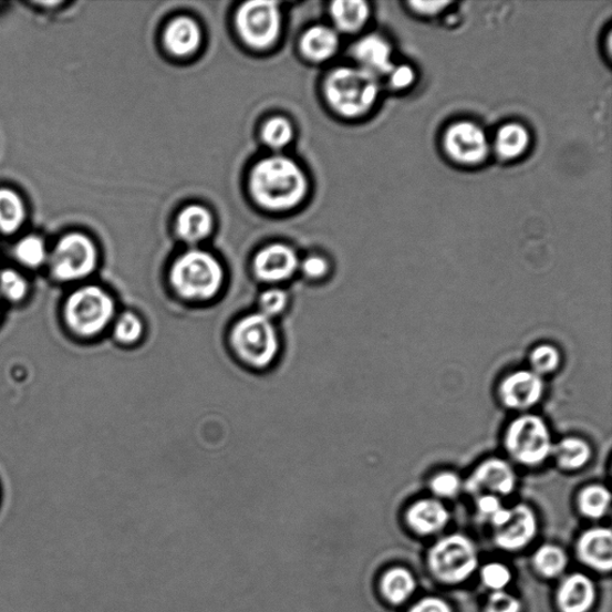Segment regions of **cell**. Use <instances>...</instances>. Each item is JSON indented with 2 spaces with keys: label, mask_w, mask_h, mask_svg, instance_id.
Returning a JSON list of instances; mask_svg holds the SVG:
<instances>
[{
  "label": "cell",
  "mask_w": 612,
  "mask_h": 612,
  "mask_svg": "<svg viewBox=\"0 0 612 612\" xmlns=\"http://www.w3.org/2000/svg\"><path fill=\"white\" fill-rule=\"evenodd\" d=\"M253 198L268 210L283 211L300 204L307 194V178L286 157H270L253 168L250 177Z\"/></svg>",
  "instance_id": "cell-1"
},
{
  "label": "cell",
  "mask_w": 612,
  "mask_h": 612,
  "mask_svg": "<svg viewBox=\"0 0 612 612\" xmlns=\"http://www.w3.org/2000/svg\"><path fill=\"white\" fill-rule=\"evenodd\" d=\"M170 281L176 293L184 300L205 302L220 292L224 271L211 253L191 250L174 262Z\"/></svg>",
  "instance_id": "cell-2"
},
{
  "label": "cell",
  "mask_w": 612,
  "mask_h": 612,
  "mask_svg": "<svg viewBox=\"0 0 612 612\" xmlns=\"http://www.w3.org/2000/svg\"><path fill=\"white\" fill-rule=\"evenodd\" d=\"M328 101L343 116H361L375 104L380 84L376 74L364 69H339L325 84Z\"/></svg>",
  "instance_id": "cell-3"
},
{
  "label": "cell",
  "mask_w": 612,
  "mask_h": 612,
  "mask_svg": "<svg viewBox=\"0 0 612 612\" xmlns=\"http://www.w3.org/2000/svg\"><path fill=\"white\" fill-rule=\"evenodd\" d=\"M115 311L114 298L106 290L87 286L69 295L64 318L72 333L93 338L107 330L115 318Z\"/></svg>",
  "instance_id": "cell-4"
},
{
  "label": "cell",
  "mask_w": 612,
  "mask_h": 612,
  "mask_svg": "<svg viewBox=\"0 0 612 612\" xmlns=\"http://www.w3.org/2000/svg\"><path fill=\"white\" fill-rule=\"evenodd\" d=\"M230 340L236 354L252 367L270 366L280 350V339L273 320L259 312L238 321L232 328Z\"/></svg>",
  "instance_id": "cell-5"
},
{
  "label": "cell",
  "mask_w": 612,
  "mask_h": 612,
  "mask_svg": "<svg viewBox=\"0 0 612 612\" xmlns=\"http://www.w3.org/2000/svg\"><path fill=\"white\" fill-rule=\"evenodd\" d=\"M505 446L519 465L539 467L551 455L554 444L542 417L526 414L517 417L507 428Z\"/></svg>",
  "instance_id": "cell-6"
},
{
  "label": "cell",
  "mask_w": 612,
  "mask_h": 612,
  "mask_svg": "<svg viewBox=\"0 0 612 612\" xmlns=\"http://www.w3.org/2000/svg\"><path fill=\"white\" fill-rule=\"evenodd\" d=\"M50 271L59 281H77L94 273L97 249L87 236L71 232L61 238L49 252Z\"/></svg>",
  "instance_id": "cell-7"
},
{
  "label": "cell",
  "mask_w": 612,
  "mask_h": 612,
  "mask_svg": "<svg viewBox=\"0 0 612 612\" xmlns=\"http://www.w3.org/2000/svg\"><path fill=\"white\" fill-rule=\"evenodd\" d=\"M429 567L433 574L446 584H457L476 570V548L465 536L445 537L431 550Z\"/></svg>",
  "instance_id": "cell-8"
},
{
  "label": "cell",
  "mask_w": 612,
  "mask_h": 612,
  "mask_svg": "<svg viewBox=\"0 0 612 612\" xmlns=\"http://www.w3.org/2000/svg\"><path fill=\"white\" fill-rule=\"evenodd\" d=\"M237 25L243 40L253 49H268L280 31V12L273 2H249L237 13Z\"/></svg>",
  "instance_id": "cell-9"
},
{
  "label": "cell",
  "mask_w": 612,
  "mask_h": 612,
  "mask_svg": "<svg viewBox=\"0 0 612 612\" xmlns=\"http://www.w3.org/2000/svg\"><path fill=\"white\" fill-rule=\"evenodd\" d=\"M544 394L543 378L531 370H519L507 376L499 386L502 405L514 411H528Z\"/></svg>",
  "instance_id": "cell-10"
},
{
  "label": "cell",
  "mask_w": 612,
  "mask_h": 612,
  "mask_svg": "<svg viewBox=\"0 0 612 612\" xmlns=\"http://www.w3.org/2000/svg\"><path fill=\"white\" fill-rule=\"evenodd\" d=\"M517 485L514 468L504 459L490 458L481 463L468 477L466 489L470 495L489 491L492 496H509Z\"/></svg>",
  "instance_id": "cell-11"
},
{
  "label": "cell",
  "mask_w": 612,
  "mask_h": 612,
  "mask_svg": "<svg viewBox=\"0 0 612 612\" xmlns=\"http://www.w3.org/2000/svg\"><path fill=\"white\" fill-rule=\"evenodd\" d=\"M445 148L455 160L463 164L483 162L488 152L484 131L470 123H459L447 131Z\"/></svg>",
  "instance_id": "cell-12"
},
{
  "label": "cell",
  "mask_w": 612,
  "mask_h": 612,
  "mask_svg": "<svg viewBox=\"0 0 612 612\" xmlns=\"http://www.w3.org/2000/svg\"><path fill=\"white\" fill-rule=\"evenodd\" d=\"M298 267H300V262H298L297 253L283 245L264 248L253 261V271L260 280L266 282L289 280L297 272Z\"/></svg>",
  "instance_id": "cell-13"
},
{
  "label": "cell",
  "mask_w": 612,
  "mask_h": 612,
  "mask_svg": "<svg viewBox=\"0 0 612 612\" xmlns=\"http://www.w3.org/2000/svg\"><path fill=\"white\" fill-rule=\"evenodd\" d=\"M537 530L536 517L527 505H517L511 510L509 520L496 529L497 544L507 550H516L527 546Z\"/></svg>",
  "instance_id": "cell-14"
},
{
  "label": "cell",
  "mask_w": 612,
  "mask_h": 612,
  "mask_svg": "<svg viewBox=\"0 0 612 612\" xmlns=\"http://www.w3.org/2000/svg\"><path fill=\"white\" fill-rule=\"evenodd\" d=\"M579 557L594 570L609 572L612 566V535L609 529H593L581 536Z\"/></svg>",
  "instance_id": "cell-15"
},
{
  "label": "cell",
  "mask_w": 612,
  "mask_h": 612,
  "mask_svg": "<svg viewBox=\"0 0 612 612\" xmlns=\"http://www.w3.org/2000/svg\"><path fill=\"white\" fill-rule=\"evenodd\" d=\"M594 585L590 578L572 574L559 589L558 602L562 612H587L594 602Z\"/></svg>",
  "instance_id": "cell-16"
},
{
  "label": "cell",
  "mask_w": 612,
  "mask_h": 612,
  "mask_svg": "<svg viewBox=\"0 0 612 612\" xmlns=\"http://www.w3.org/2000/svg\"><path fill=\"white\" fill-rule=\"evenodd\" d=\"M449 518L446 507L442 502L432 499L416 501L407 512L411 528L423 535L442 530Z\"/></svg>",
  "instance_id": "cell-17"
},
{
  "label": "cell",
  "mask_w": 612,
  "mask_h": 612,
  "mask_svg": "<svg viewBox=\"0 0 612 612\" xmlns=\"http://www.w3.org/2000/svg\"><path fill=\"white\" fill-rule=\"evenodd\" d=\"M354 55L364 70L376 73H390L394 70L391 62L392 50L383 39L367 37L356 43Z\"/></svg>",
  "instance_id": "cell-18"
},
{
  "label": "cell",
  "mask_w": 612,
  "mask_h": 612,
  "mask_svg": "<svg viewBox=\"0 0 612 612\" xmlns=\"http://www.w3.org/2000/svg\"><path fill=\"white\" fill-rule=\"evenodd\" d=\"M168 50L178 56H186L196 52L201 42V32L197 22L190 19H177L167 29L164 35Z\"/></svg>",
  "instance_id": "cell-19"
},
{
  "label": "cell",
  "mask_w": 612,
  "mask_h": 612,
  "mask_svg": "<svg viewBox=\"0 0 612 612\" xmlns=\"http://www.w3.org/2000/svg\"><path fill=\"white\" fill-rule=\"evenodd\" d=\"M212 230V216L206 208L193 205L183 211L177 219V234L189 243L204 240Z\"/></svg>",
  "instance_id": "cell-20"
},
{
  "label": "cell",
  "mask_w": 612,
  "mask_h": 612,
  "mask_svg": "<svg viewBox=\"0 0 612 612\" xmlns=\"http://www.w3.org/2000/svg\"><path fill=\"white\" fill-rule=\"evenodd\" d=\"M558 465L563 470H579L588 466L592 458L590 444L580 438H566L552 447Z\"/></svg>",
  "instance_id": "cell-21"
},
{
  "label": "cell",
  "mask_w": 612,
  "mask_h": 612,
  "mask_svg": "<svg viewBox=\"0 0 612 612\" xmlns=\"http://www.w3.org/2000/svg\"><path fill=\"white\" fill-rule=\"evenodd\" d=\"M27 207L18 191L0 188V232H18L25 222Z\"/></svg>",
  "instance_id": "cell-22"
},
{
  "label": "cell",
  "mask_w": 612,
  "mask_h": 612,
  "mask_svg": "<svg viewBox=\"0 0 612 612\" xmlns=\"http://www.w3.org/2000/svg\"><path fill=\"white\" fill-rule=\"evenodd\" d=\"M338 46L339 39L335 32L322 25L311 28L302 40L304 54L317 62L331 58L336 52Z\"/></svg>",
  "instance_id": "cell-23"
},
{
  "label": "cell",
  "mask_w": 612,
  "mask_h": 612,
  "mask_svg": "<svg viewBox=\"0 0 612 612\" xmlns=\"http://www.w3.org/2000/svg\"><path fill=\"white\" fill-rule=\"evenodd\" d=\"M332 17L343 32H355L369 18V7L362 0H339L332 4Z\"/></svg>",
  "instance_id": "cell-24"
},
{
  "label": "cell",
  "mask_w": 612,
  "mask_h": 612,
  "mask_svg": "<svg viewBox=\"0 0 612 612\" xmlns=\"http://www.w3.org/2000/svg\"><path fill=\"white\" fill-rule=\"evenodd\" d=\"M415 585L414 577L407 570L394 569L383 578L382 591L387 601L400 604L409 599Z\"/></svg>",
  "instance_id": "cell-25"
},
{
  "label": "cell",
  "mask_w": 612,
  "mask_h": 612,
  "mask_svg": "<svg viewBox=\"0 0 612 612\" xmlns=\"http://www.w3.org/2000/svg\"><path fill=\"white\" fill-rule=\"evenodd\" d=\"M529 145L528 131L517 124L504 126L497 137V148L501 157L512 159L527 151Z\"/></svg>",
  "instance_id": "cell-26"
},
{
  "label": "cell",
  "mask_w": 612,
  "mask_h": 612,
  "mask_svg": "<svg viewBox=\"0 0 612 612\" xmlns=\"http://www.w3.org/2000/svg\"><path fill=\"white\" fill-rule=\"evenodd\" d=\"M610 501V491L600 485L582 489L578 499L580 512L591 519H600L605 516Z\"/></svg>",
  "instance_id": "cell-27"
},
{
  "label": "cell",
  "mask_w": 612,
  "mask_h": 612,
  "mask_svg": "<svg viewBox=\"0 0 612 612\" xmlns=\"http://www.w3.org/2000/svg\"><path fill=\"white\" fill-rule=\"evenodd\" d=\"M13 256L25 267L38 268L49 260L46 243L37 235H28L14 246Z\"/></svg>",
  "instance_id": "cell-28"
},
{
  "label": "cell",
  "mask_w": 612,
  "mask_h": 612,
  "mask_svg": "<svg viewBox=\"0 0 612 612\" xmlns=\"http://www.w3.org/2000/svg\"><path fill=\"white\" fill-rule=\"evenodd\" d=\"M536 570L543 577L554 578L563 572L567 564L564 552L556 546H543L533 558Z\"/></svg>",
  "instance_id": "cell-29"
},
{
  "label": "cell",
  "mask_w": 612,
  "mask_h": 612,
  "mask_svg": "<svg viewBox=\"0 0 612 612\" xmlns=\"http://www.w3.org/2000/svg\"><path fill=\"white\" fill-rule=\"evenodd\" d=\"M144 335V323L133 312H125L118 317L114 324V336L123 345H136Z\"/></svg>",
  "instance_id": "cell-30"
},
{
  "label": "cell",
  "mask_w": 612,
  "mask_h": 612,
  "mask_svg": "<svg viewBox=\"0 0 612 612\" xmlns=\"http://www.w3.org/2000/svg\"><path fill=\"white\" fill-rule=\"evenodd\" d=\"M561 364V354L559 350L551 345L537 346L530 355L531 371L539 376L550 375L556 372Z\"/></svg>",
  "instance_id": "cell-31"
},
{
  "label": "cell",
  "mask_w": 612,
  "mask_h": 612,
  "mask_svg": "<svg viewBox=\"0 0 612 612\" xmlns=\"http://www.w3.org/2000/svg\"><path fill=\"white\" fill-rule=\"evenodd\" d=\"M262 138L273 148L286 147L293 138V128L287 118L274 117L264 125Z\"/></svg>",
  "instance_id": "cell-32"
},
{
  "label": "cell",
  "mask_w": 612,
  "mask_h": 612,
  "mask_svg": "<svg viewBox=\"0 0 612 612\" xmlns=\"http://www.w3.org/2000/svg\"><path fill=\"white\" fill-rule=\"evenodd\" d=\"M0 293L6 300L19 303L28 294V282L22 274L13 270L0 272Z\"/></svg>",
  "instance_id": "cell-33"
},
{
  "label": "cell",
  "mask_w": 612,
  "mask_h": 612,
  "mask_svg": "<svg viewBox=\"0 0 612 612\" xmlns=\"http://www.w3.org/2000/svg\"><path fill=\"white\" fill-rule=\"evenodd\" d=\"M289 294L280 289H270L260 295L259 307L261 315L273 320L288 309Z\"/></svg>",
  "instance_id": "cell-34"
},
{
  "label": "cell",
  "mask_w": 612,
  "mask_h": 612,
  "mask_svg": "<svg viewBox=\"0 0 612 612\" xmlns=\"http://www.w3.org/2000/svg\"><path fill=\"white\" fill-rule=\"evenodd\" d=\"M461 483L455 473L444 471L433 477L431 489L439 498H454L460 490Z\"/></svg>",
  "instance_id": "cell-35"
},
{
  "label": "cell",
  "mask_w": 612,
  "mask_h": 612,
  "mask_svg": "<svg viewBox=\"0 0 612 612\" xmlns=\"http://www.w3.org/2000/svg\"><path fill=\"white\" fill-rule=\"evenodd\" d=\"M481 574L485 585L496 592L502 591L511 581L510 570L498 562L487 564Z\"/></svg>",
  "instance_id": "cell-36"
},
{
  "label": "cell",
  "mask_w": 612,
  "mask_h": 612,
  "mask_svg": "<svg viewBox=\"0 0 612 612\" xmlns=\"http://www.w3.org/2000/svg\"><path fill=\"white\" fill-rule=\"evenodd\" d=\"M520 603L514 595L497 591L490 595L486 612H519Z\"/></svg>",
  "instance_id": "cell-37"
},
{
  "label": "cell",
  "mask_w": 612,
  "mask_h": 612,
  "mask_svg": "<svg viewBox=\"0 0 612 612\" xmlns=\"http://www.w3.org/2000/svg\"><path fill=\"white\" fill-rule=\"evenodd\" d=\"M302 270L310 279H321L330 271V264L320 257H311L303 263Z\"/></svg>",
  "instance_id": "cell-38"
},
{
  "label": "cell",
  "mask_w": 612,
  "mask_h": 612,
  "mask_svg": "<svg viewBox=\"0 0 612 612\" xmlns=\"http://www.w3.org/2000/svg\"><path fill=\"white\" fill-rule=\"evenodd\" d=\"M500 499L492 495H483L477 500V510H479L483 517L490 519L501 509Z\"/></svg>",
  "instance_id": "cell-39"
},
{
  "label": "cell",
  "mask_w": 612,
  "mask_h": 612,
  "mask_svg": "<svg viewBox=\"0 0 612 612\" xmlns=\"http://www.w3.org/2000/svg\"><path fill=\"white\" fill-rule=\"evenodd\" d=\"M409 612H453L452 608L439 599H425L414 605Z\"/></svg>",
  "instance_id": "cell-40"
},
{
  "label": "cell",
  "mask_w": 612,
  "mask_h": 612,
  "mask_svg": "<svg viewBox=\"0 0 612 612\" xmlns=\"http://www.w3.org/2000/svg\"><path fill=\"white\" fill-rule=\"evenodd\" d=\"M414 71L405 65L392 71V84L396 89H405L414 82Z\"/></svg>",
  "instance_id": "cell-41"
},
{
  "label": "cell",
  "mask_w": 612,
  "mask_h": 612,
  "mask_svg": "<svg viewBox=\"0 0 612 612\" xmlns=\"http://www.w3.org/2000/svg\"><path fill=\"white\" fill-rule=\"evenodd\" d=\"M449 4V2H412L411 7L425 14H436Z\"/></svg>",
  "instance_id": "cell-42"
}]
</instances>
